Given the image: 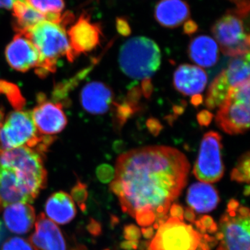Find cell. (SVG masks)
I'll use <instances>...</instances> for the list:
<instances>
[{
    "label": "cell",
    "mask_w": 250,
    "mask_h": 250,
    "mask_svg": "<svg viewBox=\"0 0 250 250\" xmlns=\"http://www.w3.org/2000/svg\"><path fill=\"white\" fill-rule=\"evenodd\" d=\"M190 164L179 149L147 146L117 159L110 189L119 199L123 213L148 227L167 214L171 204L187 183Z\"/></svg>",
    "instance_id": "cell-1"
},
{
    "label": "cell",
    "mask_w": 250,
    "mask_h": 250,
    "mask_svg": "<svg viewBox=\"0 0 250 250\" xmlns=\"http://www.w3.org/2000/svg\"><path fill=\"white\" fill-rule=\"evenodd\" d=\"M22 34L39 51L40 62L35 72L41 78L56 71L59 59L65 57L68 62H72L76 57L62 24L42 21Z\"/></svg>",
    "instance_id": "cell-2"
},
{
    "label": "cell",
    "mask_w": 250,
    "mask_h": 250,
    "mask_svg": "<svg viewBox=\"0 0 250 250\" xmlns=\"http://www.w3.org/2000/svg\"><path fill=\"white\" fill-rule=\"evenodd\" d=\"M118 62L122 71L130 78H150L161 65L160 48L152 39L136 36L121 46Z\"/></svg>",
    "instance_id": "cell-3"
},
{
    "label": "cell",
    "mask_w": 250,
    "mask_h": 250,
    "mask_svg": "<svg viewBox=\"0 0 250 250\" xmlns=\"http://www.w3.org/2000/svg\"><path fill=\"white\" fill-rule=\"evenodd\" d=\"M54 140L53 136L39 134L30 111L10 113L0 128V149L5 150L25 146L42 154Z\"/></svg>",
    "instance_id": "cell-4"
},
{
    "label": "cell",
    "mask_w": 250,
    "mask_h": 250,
    "mask_svg": "<svg viewBox=\"0 0 250 250\" xmlns=\"http://www.w3.org/2000/svg\"><path fill=\"white\" fill-rule=\"evenodd\" d=\"M0 165L17 172L35 200L47 184V171L40 153L23 146L11 149H0Z\"/></svg>",
    "instance_id": "cell-5"
},
{
    "label": "cell",
    "mask_w": 250,
    "mask_h": 250,
    "mask_svg": "<svg viewBox=\"0 0 250 250\" xmlns=\"http://www.w3.org/2000/svg\"><path fill=\"white\" fill-rule=\"evenodd\" d=\"M250 95V80L230 88L215 117L216 124L224 132L241 134L249 129Z\"/></svg>",
    "instance_id": "cell-6"
},
{
    "label": "cell",
    "mask_w": 250,
    "mask_h": 250,
    "mask_svg": "<svg viewBox=\"0 0 250 250\" xmlns=\"http://www.w3.org/2000/svg\"><path fill=\"white\" fill-rule=\"evenodd\" d=\"M246 18L234 9L217 20L211 32L219 48L225 55L235 57L250 53V34Z\"/></svg>",
    "instance_id": "cell-7"
},
{
    "label": "cell",
    "mask_w": 250,
    "mask_h": 250,
    "mask_svg": "<svg viewBox=\"0 0 250 250\" xmlns=\"http://www.w3.org/2000/svg\"><path fill=\"white\" fill-rule=\"evenodd\" d=\"M222 149V136L213 131L206 133L192 171L200 182L213 184L223 178L225 166Z\"/></svg>",
    "instance_id": "cell-8"
},
{
    "label": "cell",
    "mask_w": 250,
    "mask_h": 250,
    "mask_svg": "<svg viewBox=\"0 0 250 250\" xmlns=\"http://www.w3.org/2000/svg\"><path fill=\"white\" fill-rule=\"evenodd\" d=\"M202 236L192 225L171 218L159 228L148 250H196Z\"/></svg>",
    "instance_id": "cell-9"
},
{
    "label": "cell",
    "mask_w": 250,
    "mask_h": 250,
    "mask_svg": "<svg viewBox=\"0 0 250 250\" xmlns=\"http://www.w3.org/2000/svg\"><path fill=\"white\" fill-rule=\"evenodd\" d=\"M37 100L31 114L39 134L52 136L62 132L67 125L62 104L49 101L44 94H39Z\"/></svg>",
    "instance_id": "cell-10"
},
{
    "label": "cell",
    "mask_w": 250,
    "mask_h": 250,
    "mask_svg": "<svg viewBox=\"0 0 250 250\" xmlns=\"http://www.w3.org/2000/svg\"><path fill=\"white\" fill-rule=\"evenodd\" d=\"M220 228L224 235L220 245L224 250H250V218H243L236 211H227L220 218Z\"/></svg>",
    "instance_id": "cell-11"
},
{
    "label": "cell",
    "mask_w": 250,
    "mask_h": 250,
    "mask_svg": "<svg viewBox=\"0 0 250 250\" xmlns=\"http://www.w3.org/2000/svg\"><path fill=\"white\" fill-rule=\"evenodd\" d=\"M100 24L90 21L89 16L83 14L68 30L69 42L75 55L91 52L100 44Z\"/></svg>",
    "instance_id": "cell-12"
},
{
    "label": "cell",
    "mask_w": 250,
    "mask_h": 250,
    "mask_svg": "<svg viewBox=\"0 0 250 250\" xmlns=\"http://www.w3.org/2000/svg\"><path fill=\"white\" fill-rule=\"evenodd\" d=\"M6 59L10 66L17 71L25 72L36 67L40 54L32 42L24 34H17L6 48Z\"/></svg>",
    "instance_id": "cell-13"
},
{
    "label": "cell",
    "mask_w": 250,
    "mask_h": 250,
    "mask_svg": "<svg viewBox=\"0 0 250 250\" xmlns=\"http://www.w3.org/2000/svg\"><path fill=\"white\" fill-rule=\"evenodd\" d=\"M34 201L17 172L11 167L0 165V212L12 204Z\"/></svg>",
    "instance_id": "cell-14"
},
{
    "label": "cell",
    "mask_w": 250,
    "mask_h": 250,
    "mask_svg": "<svg viewBox=\"0 0 250 250\" xmlns=\"http://www.w3.org/2000/svg\"><path fill=\"white\" fill-rule=\"evenodd\" d=\"M29 240L35 250H66L60 229L44 213H40L36 219L35 232Z\"/></svg>",
    "instance_id": "cell-15"
},
{
    "label": "cell",
    "mask_w": 250,
    "mask_h": 250,
    "mask_svg": "<svg viewBox=\"0 0 250 250\" xmlns=\"http://www.w3.org/2000/svg\"><path fill=\"white\" fill-rule=\"evenodd\" d=\"M208 77L203 69L197 65L183 64L175 70L173 85L176 90L184 95H199L205 90Z\"/></svg>",
    "instance_id": "cell-16"
},
{
    "label": "cell",
    "mask_w": 250,
    "mask_h": 250,
    "mask_svg": "<svg viewBox=\"0 0 250 250\" xmlns=\"http://www.w3.org/2000/svg\"><path fill=\"white\" fill-rule=\"evenodd\" d=\"M81 103L88 113L104 114L113 103V93L107 85L102 82H90L81 92Z\"/></svg>",
    "instance_id": "cell-17"
},
{
    "label": "cell",
    "mask_w": 250,
    "mask_h": 250,
    "mask_svg": "<svg viewBox=\"0 0 250 250\" xmlns=\"http://www.w3.org/2000/svg\"><path fill=\"white\" fill-rule=\"evenodd\" d=\"M190 16V6L185 0H160L154 9L156 22L168 29L179 27Z\"/></svg>",
    "instance_id": "cell-18"
},
{
    "label": "cell",
    "mask_w": 250,
    "mask_h": 250,
    "mask_svg": "<svg viewBox=\"0 0 250 250\" xmlns=\"http://www.w3.org/2000/svg\"><path fill=\"white\" fill-rule=\"evenodd\" d=\"M5 225L11 232H29L36 220L35 209L29 203L17 202L6 207L3 213Z\"/></svg>",
    "instance_id": "cell-19"
},
{
    "label": "cell",
    "mask_w": 250,
    "mask_h": 250,
    "mask_svg": "<svg viewBox=\"0 0 250 250\" xmlns=\"http://www.w3.org/2000/svg\"><path fill=\"white\" fill-rule=\"evenodd\" d=\"M220 201L218 190L208 183H194L187 191V204L197 213H209L217 208Z\"/></svg>",
    "instance_id": "cell-20"
},
{
    "label": "cell",
    "mask_w": 250,
    "mask_h": 250,
    "mask_svg": "<svg viewBox=\"0 0 250 250\" xmlns=\"http://www.w3.org/2000/svg\"><path fill=\"white\" fill-rule=\"evenodd\" d=\"M188 53L190 60L199 66L213 67L218 62L219 47L213 38L197 36L190 41Z\"/></svg>",
    "instance_id": "cell-21"
},
{
    "label": "cell",
    "mask_w": 250,
    "mask_h": 250,
    "mask_svg": "<svg viewBox=\"0 0 250 250\" xmlns=\"http://www.w3.org/2000/svg\"><path fill=\"white\" fill-rule=\"evenodd\" d=\"M45 209L47 216L60 225L70 223L77 214L73 200L63 191L52 194L46 202Z\"/></svg>",
    "instance_id": "cell-22"
},
{
    "label": "cell",
    "mask_w": 250,
    "mask_h": 250,
    "mask_svg": "<svg viewBox=\"0 0 250 250\" xmlns=\"http://www.w3.org/2000/svg\"><path fill=\"white\" fill-rule=\"evenodd\" d=\"M11 9L15 18L14 27L17 34L24 33L42 21H48L47 15L36 11L25 0H16Z\"/></svg>",
    "instance_id": "cell-23"
},
{
    "label": "cell",
    "mask_w": 250,
    "mask_h": 250,
    "mask_svg": "<svg viewBox=\"0 0 250 250\" xmlns=\"http://www.w3.org/2000/svg\"><path fill=\"white\" fill-rule=\"evenodd\" d=\"M231 87L223 70L215 77L208 88L205 100L207 107L209 109L219 107L225 101Z\"/></svg>",
    "instance_id": "cell-24"
},
{
    "label": "cell",
    "mask_w": 250,
    "mask_h": 250,
    "mask_svg": "<svg viewBox=\"0 0 250 250\" xmlns=\"http://www.w3.org/2000/svg\"><path fill=\"white\" fill-rule=\"evenodd\" d=\"M224 71L232 87L250 80V53L232 57Z\"/></svg>",
    "instance_id": "cell-25"
},
{
    "label": "cell",
    "mask_w": 250,
    "mask_h": 250,
    "mask_svg": "<svg viewBox=\"0 0 250 250\" xmlns=\"http://www.w3.org/2000/svg\"><path fill=\"white\" fill-rule=\"evenodd\" d=\"M250 152H247L240 157L236 167L231 172V180L238 183L250 184Z\"/></svg>",
    "instance_id": "cell-26"
},
{
    "label": "cell",
    "mask_w": 250,
    "mask_h": 250,
    "mask_svg": "<svg viewBox=\"0 0 250 250\" xmlns=\"http://www.w3.org/2000/svg\"><path fill=\"white\" fill-rule=\"evenodd\" d=\"M36 11L41 14H62L65 7L63 0H25Z\"/></svg>",
    "instance_id": "cell-27"
},
{
    "label": "cell",
    "mask_w": 250,
    "mask_h": 250,
    "mask_svg": "<svg viewBox=\"0 0 250 250\" xmlns=\"http://www.w3.org/2000/svg\"><path fill=\"white\" fill-rule=\"evenodd\" d=\"M0 93L4 94L11 104L17 109L22 108L25 103L18 87L5 81L0 80Z\"/></svg>",
    "instance_id": "cell-28"
},
{
    "label": "cell",
    "mask_w": 250,
    "mask_h": 250,
    "mask_svg": "<svg viewBox=\"0 0 250 250\" xmlns=\"http://www.w3.org/2000/svg\"><path fill=\"white\" fill-rule=\"evenodd\" d=\"M116 106V118L117 126L121 128L129 120L130 117L133 116L136 112L139 111L138 108L130 105L129 103H125L122 104L114 103Z\"/></svg>",
    "instance_id": "cell-29"
},
{
    "label": "cell",
    "mask_w": 250,
    "mask_h": 250,
    "mask_svg": "<svg viewBox=\"0 0 250 250\" xmlns=\"http://www.w3.org/2000/svg\"><path fill=\"white\" fill-rule=\"evenodd\" d=\"M71 195L72 200L77 202L80 210L82 212L86 211L87 207L85 202H86L88 196L87 186L78 181L76 185L72 188Z\"/></svg>",
    "instance_id": "cell-30"
},
{
    "label": "cell",
    "mask_w": 250,
    "mask_h": 250,
    "mask_svg": "<svg viewBox=\"0 0 250 250\" xmlns=\"http://www.w3.org/2000/svg\"><path fill=\"white\" fill-rule=\"evenodd\" d=\"M1 250H33V249L25 240L18 237H14L5 241Z\"/></svg>",
    "instance_id": "cell-31"
},
{
    "label": "cell",
    "mask_w": 250,
    "mask_h": 250,
    "mask_svg": "<svg viewBox=\"0 0 250 250\" xmlns=\"http://www.w3.org/2000/svg\"><path fill=\"white\" fill-rule=\"evenodd\" d=\"M96 174L100 182L107 184L114 178L115 170L111 166L104 164L97 169Z\"/></svg>",
    "instance_id": "cell-32"
},
{
    "label": "cell",
    "mask_w": 250,
    "mask_h": 250,
    "mask_svg": "<svg viewBox=\"0 0 250 250\" xmlns=\"http://www.w3.org/2000/svg\"><path fill=\"white\" fill-rule=\"evenodd\" d=\"M123 237L127 241H139L141 237V229L133 224L125 225L123 229Z\"/></svg>",
    "instance_id": "cell-33"
},
{
    "label": "cell",
    "mask_w": 250,
    "mask_h": 250,
    "mask_svg": "<svg viewBox=\"0 0 250 250\" xmlns=\"http://www.w3.org/2000/svg\"><path fill=\"white\" fill-rule=\"evenodd\" d=\"M142 92L139 86H135L131 88L128 92L126 102L134 107L141 109L140 107V100H141Z\"/></svg>",
    "instance_id": "cell-34"
},
{
    "label": "cell",
    "mask_w": 250,
    "mask_h": 250,
    "mask_svg": "<svg viewBox=\"0 0 250 250\" xmlns=\"http://www.w3.org/2000/svg\"><path fill=\"white\" fill-rule=\"evenodd\" d=\"M117 30L121 35L129 36L131 33V28L129 27L127 21L123 18H118L116 20Z\"/></svg>",
    "instance_id": "cell-35"
},
{
    "label": "cell",
    "mask_w": 250,
    "mask_h": 250,
    "mask_svg": "<svg viewBox=\"0 0 250 250\" xmlns=\"http://www.w3.org/2000/svg\"><path fill=\"white\" fill-rule=\"evenodd\" d=\"M213 118V115L207 110H202L197 116V122L202 126H208L211 123Z\"/></svg>",
    "instance_id": "cell-36"
},
{
    "label": "cell",
    "mask_w": 250,
    "mask_h": 250,
    "mask_svg": "<svg viewBox=\"0 0 250 250\" xmlns=\"http://www.w3.org/2000/svg\"><path fill=\"white\" fill-rule=\"evenodd\" d=\"M147 126L151 134L154 136H158L162 129V125L160 122L155 118H151L147 121Z\"/></svg>",
    "instance_id": "cell-37"
},
{
    "label": "cell",
    "mask_w": 250,
    "mask_h": 250,
    "mask_svg": "<svg viewBox=\"0 0 250 250\" xmlns=\"http://www.w3.org/2000/svg\"><path fill=\"white\" fill-rule=\"evenodd\" d=\"M87 229L93 236H99L103 232L101 224L93 218L90 219L89 223L87 225Z\"/></svg>",
    "instance_id": "cell-38"
},
{
    "label": "cell",
    "mask_w": 250,
    "mask_h": 250,
    "mask_svg": "<svg viewBox=\"0 0 250 250\" xmlns=\"http://www.w3.org/2000/svg\"><path fill=\"white\" fill-rule=\"evenodd\" d=\"M141 92L146 98L149 99L152 95L153 92V84L150 78L144 79L141 83Z\"/></svg>",
    "instance_id": "cell-39"
},
{
    "label": "cell",
    "mask_w": 250,
    "mask_h": 250,
    "mask_svg": "<svg viewBox=\"0 0 250 250\" xmlns=\"http://www.w3.org/2000/svg\"><path fill=\"white\" fill-rule=\"evenodd\" d=\"M184 208L177 203L172 204L170 207V213L172 218H178L180 221H184Z\"/></svg>",
    "instance_id": "cell-40"
},
{
    "label": "cell",
    "mask_w": 250,
    "mask_h": 250,
    "mask_svg": "<svg viewBox=\"0 0 250 250\" xmlns=\"http://www.w3.org/2000/svg\"><path fill=\"white\" fill-rule=\"evenodd\" d=\"M198 27H197L196 23L192 21H187L184 24V32L187 35H192L194 33L196 32Z\"/></svg>",
    "instance_id": "cell-41"
},
{
    "label": "cell",
    "mask_w": 250,
    "mask_h": 250,
    "mask_svg": "<svg viewBox=\"0 0 250 250\" xmlns=\"http://www.w3.org/2000/svg\"><path fill=\"white\" fill-rule=\"evenodd\" d=\"M139 246V241H125L121 243V248L124 250H136Z\"/></svg>",
    "instance_id": "cell-42"
},
{
    "label": "cell",
    "mask_w": 250,
    "mask_h": 250,
    "mask_svg": "<svg viewBox=\"0 0 250 250\" xmlns=\"http://www.w3.org/2000/svg\"><path fill=\"white\" fill-rule=\"evenodd\" d=\"M199 220H200V223L202 224V226H203L206 229H209L210 227L215 223L213 218L209 216V215H203V216L200 217Z\"/></svg>",
    "instance_id": "cell-43"
},
{
    "label": "cell",
    "mask_w": 250,
    "mask_h": 250,
    "mask_svg": "<svg viewBox=\"0 0 250 250\" xmlns=\"http://www.w3.org/2000/svg\"><path fill=\"white\" fill-rule=\"evenodd\" d=\"M184 218H185L187 221L192 223H195L196 215H195V212L193 211L192 208L186 207L185 211L184 212Z\"/></svg>",
    "instance_id": "cell-44"
},
{
    "label": "cell",
    "mask_w": 250,
    "mask_h": 250,
    "mask_svg": "<svg viewBox=\"0 0 250 250\" xmlns=\"http://www.w3.org/2000/svg\"><path fill=\"white\" fill-rule=\"evenodd\" d=\"M239 202L236 199H231L228 203V210L227 211H237L239 208Z\"/></svg>",
    "instance_id": "cell-45"
},
{
    "label": "cell",
    "mask_w": 250,
    "mask_h": 250,
    "mask_svg": "<svg viewBox=\"0 0 250 250\" xmlns=\"http://www.w3.org/2000/svg\"><path fill=\"white\" fill-rule=\"evenodd\" d=\"M141 231L143 237L146 239H152L154 235V229L152 227H149L147 228H143Z\"/></svg>",
    "instance_id": "cell-46"
},
{
    "label": "cell",
    "mask_w": 250,
    "mask_h": 250,
    "mask_svg": "<svg viewBox=\"0 0 250 250\" xmlns=\"http://www.w3.org/2000/svg\"><path fill=\"white\" fill-rule=\"evenodd\" d=\"M16 0H0V8L4 9H12L13 4Z\"/></svg>",
    "instance_id": "cell-47"
},
{
    "label": "cell",
    "mask_w": 250,
    "mask_h": 250,
    "mask_svg": "<svg viewBox=\"0 0 250 250\" xmlns=\"http://www.w3.org/2000/svg\"><path fill=\"white\" fill-rule=\"evenodd\" d=\"M237 211L238 212V214L243 218H250V210L249 208L246 207H239Z\"/></svg>",
    "instance_id": "cell-48"
},
{
    "label": "cell",
    "mask_w": 250,
    "mask_h": 250,
    "mask_svg": "<svg viewBox=\"0 0 250 250\" xmlns=\"http://www.w3.org/2000/svg\"><path fill=\"white\" fill-rule=\"evenodd\" d=\"M190 102H191V104L193 106H198L203 102V98H202V95H200V94L199 95H192Z\"/></svg>",
    "instance_id": "cell-49"
},
{
    "label": "cell",
    "mask_w": 250,
    "mask_h": 250,
    "mask_svg": "<svg viewBox=\"0 0 250 250\" xmlns=\"http://www.w3.org/2000/svg\"><path fill=\"white\" fill-rule=\"evenodd\" d=\"M209 246L207 242L204 241L203 240H200V243L197 246L196 250H210Z\"/></svg>",
    "instance_id": "cell-50"
},
{
    "label": "cell",
    "mask_w": 250,
    "mask_h": 250,
    "mask_svg": "<svg viewBox=\"0 0 250 250\" xmlns=\"http://www.w3.org/2000/svg\"><path fill=\"white\" fill-rule=\"evenodd\" d=\"M218 230V225L214 223L210 227L209 229H208V232L209 233H215L217 232Z\"/></svg>",
    "instance_id": "cell-51"
},
{
    "label": "cell",
    "mask_w": 250,
    "mask_h": 250,
    "mask_svg": "<svg viewBox=\"0 0 250 250\" xmlns=\"http://www.w3.org/2000/svg\"><path fill=\"white\" fill-rule=\"evenodd\" d=\"M120 223L119 219H118V217H116V215H111V225L113 227L116 226V225H118V223Z\"/></svg>",
    "instance_id": "cell-52"
},
{
    "label": "cell",
    "mask_w": 250,
    "mask_h": 250,
    "mask_svg": "<svg viewBox=\"0 0 250 250\" xmlns=\"http://www.w3.org/2000/svg\"><path fill=\"white\" fill-rule=\"evenodd\" d=\"M215 239L217 240V241H222V240L224 238V235L223 233L221 232V231H219V232H216L215 233Z\"/></svg>",
    "instance_id": "cell-53"
},
{
    "label": "cell",
    "mask_w": 250,
    "mask_h": 250,
    "mask_svg": "<svg viewBox=\"0 0 250 250\" xmlns=\"http://www.w3.org/2000/svg\"><path fill=\"white\" fill-rule=\"evenodd\" d=\"M250 194V186L248 185L247 187H245V190L244 191H243V195H245V196L248 197L249 196Z\"/></svg>",
    "instance_id": "cell-54"
},
{
    "label": "cell",
    "mask_w": 250,
    "mask_h": 250,
    "mask_svg": "<svg viewBox=\"0 0 250 250\" xmlns=\"http://www.w3.org/2000/svg\"><path fill=\"white\" fill-rule=\"evenodd\" d=\"M4 229H3V225L1 222L0 221V241L2 239L3 236H4Z\"/></svg>",
    "instance_id": "cell-55"
},
{
    "label": "cell",
    "mask_w": 250,
    "mask_h": 250,
    "mask_svg": "<svg viewBox=\"0 0 250 250\" xmlns=\"http://www.w3.org/2000/svg\"><path fill=\"white\" fill-rule=\"evenodd\" d=\"M3 120H4V113L0 109V128L2 126Z\"/></svg>",
    "instance_id": "cell-56"
},
{
    "label": "cell",
    "mask_w": 250,
    "mask_h": 250,
    "mask_svg": "<svg viewBox=\"0 0 250 250\" xmlns=\"http://www.w3.org/2000/svg\"><path fill=\"white\" fill-rule=\"evenodd\" d=\"M229 1H232L233 3L237 5L241 4V3L243 2V1H246L247 0H229Z\"/></svg>",
    "instance_id": "cell-57"
},
{
    "label": "cell",
    "mask_w": 250,
    "mask_h": 250,
    "mask_svg": "<svg viewBox=\"0 0 250 250\" xmlns=\"http://www.w3.org/2000/svg\"><path fill=\"white\" fill-rule=\"evenodd\" d=\"M110 250L106 249V250Z\"/></svg>",
    "instance_id": "cell-58"
}]
</instances>
